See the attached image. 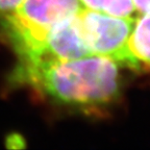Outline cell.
Segmentation results:
<instances>
[{
	"mask_svg": "<svg viewBox=\"0 0 150 150\" xmlns=\"http://www.w3.org/2000/svg\"><path fill=\"white\" fill-rule=\"evenodd\" d=\"M14 77L56 102L81 110L108 106L120 94L119 65L95 54L16 71Z\"/></svg>",
	"mask_w": 150,
	"mask_h": 150,
	"instance_id": "6da1fadb",
	"label": "cell"
},
{
	"mask_svg": "<svg viewBox=\"0 0 150 150\" xmlns=\"http://www.w3.org/2000/svg\"><path fill=\"white\" fill-rule=\"evenodd\" d=\"M76 15L57 24L35 52L19 61L16 71L72 61L90 55L91 52L84 44L78 29Z\"/></svg>",
	"mask_w": 150,
	"mask_h": 150,
	"instance_id": "277c9868",
	"label": "cell"
},
{
	"mask_svg": "<svg viewBox=\"0 0 150 150\" xmlns=\"http://www.w3.org/2000/svg\"><path fill=\"white\" fill-rule=\"evenodd\" d=\"M130 69L136 71L150 70V12L137 17L128 39Z\"/></svg>",
	"mask_w": 150,
	"mask_h": 150,
	"instance_id": "5b68a950",
	"label": "cell"
},
{
	"mask_svg": "<svg viewBox=\"0 0 150 150\" xmlns=\"http://www.w3.org/2000/svg\"><path fill=\"white\" fill-rule=\"evenodd\" d=\"M139 15L150 12V0H132Z\"/></svg>",
	"mask_w": 150,
	"mask_h": 150,
	"instance_id": "ba28073f",
	"label": "cell"
},
{
	"mask_svg": "<svg viewBox=\"0 0 150 150\" xmlns=\"http://www.w3.org/2000/svg\"><path fill=\"white\" fill-rule=\"evenodd\" d=\"M80 35L91 54L130 68L128 39L137 18H122L82 7L76 15Z\"/></svg>",
	"mask_w": 150,
	"mask_h": 150,
	"instance_id": "3957f363",
	"label": "cell"
},
{
	"mask_svg": "<svg viewBox=\"0 0 150 150\" xmlns=\"http://www.w3.org/2000/svg\"><path fill=\"white\" fill-rule=\"evenodd\" d=\"M82 7L79 0H23L0 25L20 61L35 52L57 24Z\"/></svg>",
	"mask_w": 150,
	"mask_h": 150,
	"instance_id": "7a4b0ae2",
	"label": "cell"
},
{
	"mask_svg": "<svg viewBox=\"0 0 150 150\" xmlns=\"http://www.w3.org/2000/svg\"><path fill=\"white\" fill-rule=\"evenodd\" d=\"M84 8H89L122 18H137V12L132 0H79Z\"/></svg>",
	"mask_w": 150,
	"mask_h": 150,
	"instance_id": "8992f818",
	"label": "cell"
},
{
	"mask_svg": "<svg viewBox=\"0 0 150 150\" xmlns=\"http://www.w3.org/2000/svg\"><path fill=\"white\" fill-rule=\"evenodd\" d=\"M23 0H0V21L18 8Z\"/></svg>",
	"mask_w": 150,
	"mask_h": 150,
	"instance_id": "52a82bcc",
	"label": "cell"
}]
</instances>
